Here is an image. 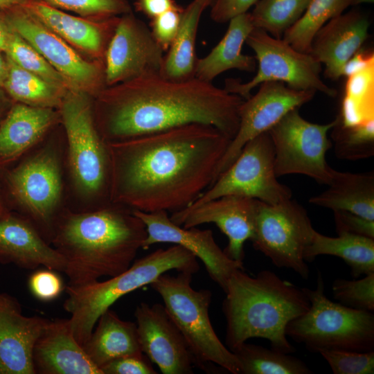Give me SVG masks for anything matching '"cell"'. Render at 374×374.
Returning <instances> with one entry per match:
<instances>
[{"instance_id": "obj_1", "label": "cell", "mask_w": 374, "mask_h": 374, "mask_svg": "<svg viewBox=\"0 0 374 374\" xmlns=\"http://www.w3.org/2000/svg\"><path fill=\"white\" fill-rule=\"evenodd\" d=\"M231 141L193 123L107 143L110 202L146 213L188 206L213 184Z\"/></svg>"}, {"instance_id": "obj_4", "label": "cell", "mask_w": 374, "mask_h": 374, "mask_svg": "<svg viewBox=\"0 0 374 374\" xmlns=\"http://www.w3.org/2000/svg\"><path fill=\"white\" fill-rule=\"evenodd\" d=\"M224 292L225 342L230 350L249 339L262 338L275 350L288 354L295 351L285 330L292 320L310 308L302 288L269 270H262L253 277L237 269Z\"/></svg>"}, {"instance_id": "obj_22", "label": "cell", "mask_w": 374, "mask_h": 374, "mask_svg": "<svg viewBox=\"0 0 374 374\" xmlns=\"http://www.w3.org/2000/svg\"><path fill=\"white\" fill-rule=\"evenodd\" d=\"M368 16L353 10L330 19L314 35L310 53L324 64L325 76H343L348 61L361 48L368 35Z\"/></svg>"}, {"instance_id": "obj_25", "label": "cell", "mask_w": 374, "mask_h": 374, "mask_svg": "<svg viewBox=\"0 0 374 374\" xmlns=\"http://www.w3.org/2000/svg\"><path fill=\"white\" fill-rule=\"evenodd\" d=\"M59 123V109L14 103L0 123V170L17 161Z\"/></svg>"}, {"instance_id": "obj_40", "label": "cell", "mask_w": 374, "mask_h": 374, "mask_svg": "<svg viewBox=\"0 0 374 374\" xmlns=\"http://www.w3.org/2000/svg\"><path fill=\"white\" fill-rule=\"evenodd\" d=\"M334 374H373L374 350L358 352L348 350H321Z\"/></svg>"}, {"instance_id": "obj_36", "label": "cell", "mask_w": 374, "mask_h": 374, "mask_svg": "<svg viewBox=\"0 0 374 374\" xmlns=\"http://www.w3.org/2000/svg\"><path fill=\"white\" fill-rule=\"evenodd\" d=\"M334 150L337 158L357 161L374 155V120L350 126L338 121L331 129Z\"/></svg>"}, {"instance_id": "obj_11", "label": "cell", "mask_w": 374, "mask_h": 374, "mask_svg": "<svg viewBox=\"0 0 374 374\" xmlns=\"http://www.w3.org/2000/svg\"><path fill=\"white\" fill-rule=\"evenodd\" d=\"M274 150L268 132L249 140L234 161L193 203V207L223 196L252 198L277 204L292 198V192L278 181Z\"/></svg>"}, {"instance_id": "obj_46", "label": "cell", "mask_w": 374, "mask_h": 374, "mask_svg": "<svg viewBox=\"0 0 374 374\" xmlns=\"http://www.w3.org/2000/svg\"><path fill=\"white\" fill-rule=\"evenodd\" d=\"M135 9L150 19L172 9L181 8L174 0H136Z\"/></svg>"}, {"instance_id": "obj_38", "label": "cell", "mask_w": 374, "mask_h": 374, "mask_svg": "<svg viewBox=\"0 0 374 374\" xmlns=\"http://www.w3.org/2000/svg\"><path fill=\"white\" fill-rule=\"evenodd\" d=\"M86 18L103 19L132 12L127 0H37Z\"/></svg>"}, {"instance_id": "obj_28", "label": "cell", "mask_w": 374, "mask_h": 374, "mask_svg": "<svg viewBox=\"0 0 374 374\" xmlns=\"http://www.w3.org/2000/svg\"><path fill=\"white\" fill-rule=\"evenodd\" d=\"M82 347L91 361L100 369L117 358L143 353L136 323L122 320L110 309L98 318Z\"/></svg>"}, {"instance_id": "obj_34", "label": "cell", "mask_w": 374, "mask_h": 374, "mask_svg": "<svg viewBox=\"0 0 374 374\" xmlns=\"http://www.w3.org/2000/svg\"><path fill=\"white\" fill-rule=\"evenodd\" d=\"M352 0H311L301 18L282 39L295 49L310 53L313 38L328 21L341 15Z\"/></svg>"}, {"instance_id": "obj_43", "label": "cell", "mask_w": 374, "mask_h": 374, "mask_svg": "<svg viewBox=\"0 0 374 374\" xmlns=\"http://www.w3.org/2000/svg\"><path fill=\"white\" fill-rule=\"evenodd\" d=\"M103 374H156L151 361L143 353L114 359L100 368Z\"/></svg>"}, {"instance_id": "obj_12", "label": "cell", "mask_w": 374, "mask_h": 374, "mask_svg": "<svg viewBox=\"0 0 374 374\" xmlns=\"http://www.w3.org/2000/svg\"><path fill=\"white\" fill-rule=\"evenodd\" d=\"M314 230L306 210L292 198L277 204L259 201L251 240L276 267L291 269L308 279L304 253Z\"/></svg>"}, {"instance_id": "obj_26", "label": "cell", "mask_w": 374, "mask_h": 374, "mask_svg": "<svg viewBox=\"0 0 374 374\" xmlns=\"http://www.w3.org/2000/svg\"><path fill=\"white\" fill-rule=\"evenodd\" d=\"M229 22L222 39L208 55L197 60L195 78L212 82L220 73L231 69L255 71L257 67L255 57L242 53L244 43L254 28L250 13L238 15Z\"/></svg>"}, {"instance_id": "obj_52", "label": "cell", "mask_w": 374, "mask_h": 374, "mask_svg": "<svg viewBox=\"0 0 374 374\" xmlns=\"http://www.w3.org/2000/svg\"><path fill=\"white\" fill-rule=\"evenodd\" d=\"M9 211L3 198L0 181V219L5 216Z\"/></svg>"}, {"instance_id": "obj_45", "label": "cell", "mask_w": 374, "mask_h": 374, "mask_svg": "<svg viewBox=\"0 0 374 374\" xmlns=\"http://www.w3.org/2000/svg\"><path fill=\"white\" fill-rule=\"evenodd\" d=\"M258 0H216L211 7V18L217 23H225L231 18L247 12Z\"/></svg>"}, {"instance_id": "obj_35", "label": "cell", "mask_w": 374, "mask_h": 374, "mask_svg": "<svg viewBox=\"0 0 374 374\" xmlns=\"http://www.w3.org/2000/svg\"><path fill=\"white\" fill-rule=\"evenodd\" d=\"M311 0H258L250 13L254 28L282 38L303 15Z\"/></svg>"}, {"instance_id": "obj_15", "label": "cell", "mask_w": 374, "mask_h": 374, "mask_svg": "<svg viewBox=\"0 0 374 374\" xmlns=\"http://www.w3.org/2000/svg\"><path fill=\"white\" fill-rule=\"evenodd\" d=\"M163 52L150 29L132 12L120 16L104 59L107 86L161 73Z\"/></svg>"}, {"instance_id": "obj_30", "label": "cell", "mask_w": 374, "mask_h": 374, "mask_svg": "<svg viewBox=\"0 0 374 374\" xmlns=\"http://www.w3.org/2000/svg\"><path fill=\"white\" fill-rule=\"evenodd\" d=\"M204 10L196 0L183 9L179 31L164 55L161 74L165 78L180 82L195 78L198 60L195 41L199 19Z\"/></svg>"}, {"instance_id": "obj_44", "label": "cell", "mask_w": 374, "mask_h": 374, "mask_svg": "<svg viewBox=\"0 0 374 374\" xmlns=\"http://www.w3.org/2000/svg\"><path fill=\"white\" fill-rule=\"evenodd\" d=\"M337 233L346 232L374 238V221L346 211H333Z\"/></svg>"}, {"instance_id": "obj_54", "label": "cell", "mask_w": 374, "mask_h": 374, "mask_svg": "<svg viewBox=\"0 0 374 374\" xmlns=\"http://www.w3.org/2000/svg\"><path fill=\"white\" fill-rule=\"evenodd\" d=\"M374 0H352L351 6H357L362 3H373Z\"/></svg>"}, {"instance_id": "obj_50", "label": "cell", "mask_w": 374, "mask_h": 374, "mask_svg": "<svg viewBox=\"0 0 374 374\" xmlns=\"http://www.w3.org/2000/svg\"><path fill=\"white\" fill-rule=\"evenodd\" d=\"M8 71L7 56L4 52L0 50V87L3 89V85L6 80Z\"/></svg>"}, {"instance_id": "obj_47", "label": "cell", "mask_w": 374, "mask_h": 374, "mask_svg": "<svg viewBox=\"0 0 374 374\" xmlns=\"http://www.w3.org/2000/svg\"><path fill=\"white\" fill-rule=\"evenodd\" d=\"M372 64H374L373 51L360 48L346 64L343 76L347 77Z\"/></svg>"}, {"instance_id": "obj_49", "label": "cell", "mask_w": 374, "mask_h": 374, "mask_svg": "<svg viewBox=\"0 0 374 374\" xmlns=\"http://www.w3.org/2000/svg\"><path fill=\"white\" fill-rule=\"evenodd\" d=\"M14 103L15 102L0 87V123L8 114Z\"/></svg>"}, {"instance_id": "obj_2", "label": "cell", "mask_w": 374, "mask_h": 374, "mask_svg": "<svg viewBox=\"0 0 374 374\" xmlns=\"http://www.w3.org/2000/svg\"><path fill=\"white\" fill-rule=\"evenodd\" d=\"M244 100L197 78L172 81L161 73L107 87L93 100L98 130L107 143L193 123L232 139Z\"/></svg>"}, {"instance_id": "obj_41", "label": "cell", "mask_w": 374, "mask_h": 374, "mask_svg": "<svg viewBox=\"0 0 374 374\" xmlns=\"http://www.w3.org/2000/svg\"><path fill=\"white\" fill-rule=\"evenodd\" d=\"M55 271L46 268L36 270L30 274L28 285L35 298L47 302L60 295L64 287L62 278Z\"/></svg>"}, {"instance_id": "obj_13", "label": "cell", "mask_w": 374, "mask_h": 374, "mask_svg": "<svg viewBox=\"0 0 374 374\" xmlns=\"http://www.w3.org/2000/svg\"><path fill=\"white\" fill-rule=\"evenodd\" d=\"M299 109L289 112L268 131L274 150L276 175H303L328 185L334 171L326 158L332 145L328 134L337 118L326 124L313 123L303 118Z\"/></svg>"}, {"instance_id": "obj_18", "label": "cell", "mask_w": 374, "mask_h": 374, "mask_svg": "<svg viewBox=\"0 0 374 374\" xmlns=\"http://www.w3.org/2000/svg\"><path fill=\"white\" fill-rule=\"evenodd\" d=\"M258 202L244 197L223 196L172 212L170 218L184 228L215 224L228 238L224 252L231 258L242 261L244 243L253 235Z\"/></svg>"}, {"instance_id": "obj_53", "label": "cell", "mask_w": 374, "mask_h": 374, "mask_svg": "<svg viewBox=\"0 0 374 374\" xmlns=\"http://www.w3.org/2000/svg\"><path fill=\"white\" fill-rule=\"evenodd\" d=\"M206 9L208 7H211L216 0H196Z\"/></svg>"}, {"instance_id": "obj_37", "label": "cell", "mask_w": 374, "mask_h": 374, "mask_svg": "<svg viewBox=\"0 0 374 374\" xmlns=\"http://www.w3.org/2000/svg\"><path fill=\"white\" fill-rule=\"evenodd\" d=\"M5 53L22 69L53 85L71 90L66 79L37 50L14 30Z\"/></svg>"}, {"instance_id": "obj_20", "label": "cell", "mask_w": 374, "mask_h": 374, "mask_svg": "<svg viewBox=\"0 0 374 374\" xmlns=\"http://www.w3.org/2000/svg\"><path fill=\"white\" fill-rule=\"evenodd\" d=\"M48 321L24 316L16 297L0 292V374H35L33 348Z\"/></svg>"}, {"instance_id": "obj_21", "label": "cell", "mask_w": 374, "mask_h": 374, "mask_svg": "<svg viewBox=\"0 0 374 374\" xmlns=\"http://www.w3.org/2000/svg\"><path fill=\"white\" fill-rule=\"evenodd\" d=\"M32 15L87 58L104 61L119 17L86 18L37 0L23 5Z\"/></svg>"}, {"instance_id": "obj_19", "label": "cell", "mask_w": 374, "mask_h": 374, "mask_svg": "<svg viewBox=\"0 0 374 374\" xmlns=\"http://www.w3.org/2000/svg\"><path fill=\"white\" fill-rule=\"evenodd\" d=\"M135 318L141 351L163 374H190L193 357L164 305L141 303Z\"/></svg>"}, {"instance_id": "obj_48", "label": "cell", "mask_w": 374, "mask_h": 374, "mask_svg": "<svg viewBox=\"0 0 374 374\" xmlns=\"http://www.w3.org/2000/svg\"><path fill=\"white\" fill-rule=\"evenodd\" d=\"M13 30L8 24L3 12L0 10V50L6 53Z\"/></svg>"}, {"instance_id": "obj_10", "label": "cell", "mask_w": 374, "mask_h": 374, "mask_svg": "<svg viewBox=\"0 0 374 374\" xmlns=\"http://www.w3.org/2000/svg\"><path fill=\"white\" fill-rule=\"evenodd\" d=\"M245 42L255 53L257 72L246 82L234 78L226 79L224 88L229 93L246 100L258 85L278 81L297 90L319 91L332 98L337 95V90L321 80V64L310 53L301 52L282 38L274 37L256 28Z\"/></svg>"}, {"instance_id": "obj_39", "label": "cell", "mask_w": 374, "mask_h": 374, "mask_svg": "<svg viewBox=\"0 0 374 374\" xmlns=\"http://www.w3.org/2000/svg\"><path fill=\"white\" fill-rule=\"evenodd\" d=\"M334 298L340 303L358 310H374V273L360 279L337 278L332 285Z\"/></svg>"}, {"instance_id": "obj_9", "label": "cell", "mask_w": 374, "mask_h": 374, "mask_svg": "<svg viewBox=\"0 0 374 374\" xmlns=\"http://www.w3.org/2000/svg\"><path fill=\"white\" fill-rule=\"evenodd\" d=\"M309 309L292 320L285 333L310 351L339 349L358 352L374 350V314L330 300L324 293L322 276L314 290L302 287Z\"/></svg>"}, {"instance_id": "obj_29", "label": "cell", "mask_w": 374, "mask_h": 374, "mask_svg": "<svg viewBox=\"0 0 374 374\" xmlns=\"http://www.w3.org/2000/svg\"><path fill=\"white\" fill-rule=\"evenodd\" d=\"M337 237L324 235L314 230L304 258L312 262L319 255L341 258L350 268L353 278L374 273V238L346 232Z\"/></svg>"}, {"instance_id": "obj_31", "label": "cell", "mask_w": 374, "mask_h": 374, "mask_svg": "<svg viewBox=\"0 0 374 374\" xmlns=\"http://www.w3.org/2000/svg\"><path fill=\"white\" fill-rule=\"evenodd\" d=\"M7 60L8 71L3 89L14 102L59 109L69 90L22 69L8 56Z\"/></svg>"}, {"instance_id": "obj_3", "label": "cell", "mask_w": 374, "mask_h": 374, "mask_svg": "<svg viewBox=\"0 0 374 374\" xmlns=\"http://www.w3.org/2000/svg\"><path fill=\"white\" fill-rule=\"evenodd\" d=\"M147 237L133 210L117 204L87 211H62L51 242L65 260L68 285L113 277L132 264Z\"/></svg>"}, {"instance_id": "obj_7", "label": "cell", "mask_w": 374, "mask_h": 374, "mask_svg": "<svg viewBox=\"0 0 374 374\" xmlns=\"http://www.w3.org/2000/svg\"><path fill=\"white\" fill-rule=\"evenodd\" d=\"M3 198L9 211L30 220L51 244L62 212L60 160L56 150L45 147L17 164L0 170Z\"/></svg>"}, {"instance_id": "obj_33", "label": "cell", "mask_w": 374, "mask_h": 374, "mask_svg": "<svg viewBox=\"0 0 374 374\" xmlns=\"http://www.w3.org/2000/svg\"><path fill=\"white\" fill-rule=\"evenodd\" d=\"M346 78L339 122L350 126L374 120V64Z\"/></svg>"}, {"instance_id": "obj_42", "label": "cell", "mask_w": 374, "mask_h": 374, "mask_svg": "<svg viewBox=\"0 0 374 374\" xmlns=\"http://www.w3.org/2000/svg\"><path fill=\"white\" fill-rule=\"evenodd\" d=\"M183 9L170 10L151 19L152 35L164 51H168L179 31Z\"/></svg>"}, {"instance_id": "obj_5", "label": "cell", "mask_w": 374, "mask_h": 374, "mask_svg": "<svg viewBox=\"0 0 374 374\" xmlns=\"http://www.w3.org/2000/svg\"><path fill=\"white\" fill-rule=\"evenodd\" d=\"M197 258L184 247L174 244L158 249L134 262L125 271L104 281L65 287L68 295L63 304L71 314L72 332L82 346L91 334L100 315L123 296L150 285L170 270L195 274Z\"/></svg>"}, {"instance_id": "obj_24", "label": "cell", "mask_w": 374, "mask_h": 374, "mask_svg": "<svg viewBox=\"0 0 374 374\" xmlns=\"http://www.w3.org/2000/svg\"><path fill=\"white\" fill-rule=\"evenodd\" d=\"M35 374H103L75 339L69 319L49 320L33 348Z\"/></svg>"}, {"instance_id": "obj_16", "label": "cell", "mask_w": 374, "mask_h": 374, "mask_svg": "<svg viewBox=\"0 0 374 374\" xmlns=\"http://www.w3.org/2000/svg\"><path fill=\"white\" fill-rule=\"evenodd\" d=\"M315 93L294 89L278 81L260 84L256 94L244 100L239 107L238 132L217 166L214 181L234 161L249 140L268 132L289 112L311 100Z\"/></svg>"}, {"instance_id": "obj_14", "label": "cell", "mask_w": 374, "mask_h": 374, "mask_svg": "<svg viewBox=\"0 0 374 374\" xmlns=\"http://www.w3.org/2000/svg\"><path fill=\"white\" fill-rule=\"evenodd\" d=\"M2 11L12 30L66 79L71 90L94 98L107 87L104 61L91 60L80 53L23 5Z\"/></svg>"}, {"instance_id": "obj_23", "label": "cell", "mask_w": 374, "mask_h": 374, "mask_svg": "<svg viewBox=\"0 0 374 374\" xmlns=\"http://www.w3.org/2000/svg\"><path fill=\"white\" fill-rule=\"evenodd\" d=\"M0 263L26 269L39 266L64 272L65 260L24 215L10 211L0 219Z\"/></svg>"}, {"instance_id": "obj_17", "label": "cell", "mask_w": 374, "mask_h": 374, "mask_svg": "<svg viewBox=\"0 0 374 374\" xmlns=\"http://www.w3.org/2000/svg\"><path fill=\"white\" fill-rule=\"evenodd\" d=\"M145 224L147 237L143 249L157 243L179 245L192 253L204 265L210 278L225 292L229 279L237 269H244L243 261L229 257L216 243L213 232L196 227L184 228L175 224L168 212L151 213L133 210Z\"/></svg>"}, {"instance_id": "obj_27", "label": "cell", "mask_w": 374, "mask_h": 374, "mask_svg": "<svg viewBox=\"0 0 374 374\" xmlns=\"http://www.w3.org/2000/svg\"><path fill=\"white\" fill-rule=\"evenodd\" d=\"M328 188L309 202L333 211H346L374 221V173L334 169Z\"/></svg>"}, {"instance_id": "obj_51", "label": "cell", "mask_w": 374, "mask_h": 374, "mask_svg": "<svg viewBox=\"0 0 374 374\" xmlns=\"http://www.w3.org/2000/svg\"><path fill=\"white\" fill-rule=\"evenodd\" d=\"M28 0H0V10L24 5Z\"/></svg>"}, {"instance_id": "obj_32", "label": "cell", "mask_w": 374, "mask_h": 374, "mask_svg": "<svg viewBox=\"0 0 374 374\" xmlns=\"http://www.w3.org/2000/svg\"><path fill=\"white\" fill-rule=\"evenodd\" d=\"M239 374H312L301 359L274 348L243 343L232 350Z\"/></svg>"}, {"instance_id": "obj_8", "label": "cell", "mask_w": 374, "mask_h": 374, "mask_svg": "<svg viewBox=\"0 0 374 374\" xmlns=\"http://www.w3.org/2000/svg\"><path fill=\"white\" fill-rule=\"evenodd\" d=\"M193 274L164 273L150 285L161 296L166 312L183 335L195 365L204 369L211 363L239 374L235 355L220 341L211 324L208 313L211 292L194 290L190 285Z\"/></svg>"}, {"instance_id": "obj_6", "label": "cell", "mask_w": 374, "mask_h": 374, "mask_svg": "<svg viewBox=\"0 0 374 374\" xmlns=\"http://www.w3.org/2000/svg\"><path fill=\"white\" fill-rule=\"evenodd\" d=\"M93 100L85 93L69 90L59 112L66 132L73 185L80 196L93 203L96 209L111 203V171L107 143L96 127Z\"/></svg>"}]
</instances>
